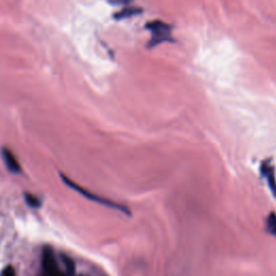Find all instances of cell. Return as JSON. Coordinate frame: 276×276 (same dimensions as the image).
Returning a JSON list of instances; mask_svg holds the SVG:
<instances>
[{"label": "cell", "mask_w": 276, "mask_h": 276, "mask_svg": "<svg viewBox=\"0 0 276 276\" xmlns=\"http://www.w3.org/2000/svg\"><path fill=\"white\" fill-rule=\"evenodd\" d=\"M146 28L151 34L149 47L153 48L155 45L162 44L163 42L171 41L172 25L161 21V19H153V21L147 23Z\"/></svg>", "instance_id": "6da1fadb"}, {"label": "cell", "mask_w": 276, "mask_h": 276, "mask_svg": "<svg viewBox=\"0 0 276 276\" xmlns=\"http://www.w3.org/2000/svg\"><path fill=\"white\" fill-rule=\"evenodd\" d=\"M61 177H62V180L69 187V188L74 189L75 191H77L78 193H80L81 195H83L84 198H86L87 200H91L93 202H96L98 204H102V205H105L107 207H111V209H114V210H118V211H121L122 213L124 214H130L129 213V210L126 209L125 206L121 205V204H118L113 201H110V200H107L105 198H101V196H98L92 192H88L87 190H85L84 188H82L81 186L77 185L76 182H74L72 179H69V177L65 176L64 174H60Z\"/></svg>", "instance_id": "7a4b0ae2"}, {"label": "cell", "mask_w": 276, "mask_h": 276, "mask_svg": "<svg viewBox=\"0 0 276 276\" xmlns=\"http://www.w3.org/2000/svg\"><path fill=\"white\" fill-rule=\"evenodd\" d=\"M42 268H43V276H66V274L63 273L61 269L58 268L53 250L50 247L43 248Z\"/></svg>", "instance_id": "3957f363"}, {"label": "cell", "mask_w": 276, "mask_h": 276, "mask_svg": "<svg viewBox=\"0 0 276 276\" xmlns=\"http://www.w3.org/2000/svg\"><path fill=\"white\" fill-rule=\"evenodd\" d=\"M261 173L262 176L267 179V182L269 185V188L274 195V198L276 199V179H275V174H274V167L272 164L268 161L264 162L261 165Z\"/></svg>", "instance_id": "277c9868"}, {"label": "cell", "mask_w": 276, "mask_h": 276, "mask_svg": "<svg viewBox=\"0 0 276 276\" xmlns=\"http://www.w3.org/2000/svg\"><path fill=\"white\" fill-rule=\"evenodd\" d=\"M3 159L5 161V164L7 166V169L14 174L21 173L22 169L21 165H19L18 161L16 160L15 155L12 153V151L8 149V148H4L3 149Z\"/></svg>", "instance_id": "5b68a950"}, {"label": "cell", "mask_w": 276, "mask_h": 276, "mask_svg": "<svg viewBox=\"0 0 276 276\" xmlns=\"http://www.w3.org/2000/svg\"><path fill=\"white\" fill-rule=\"evenodd\" d=\"M138 12H141V10L138 8H129L126 7L122 10H120L119 12H117L114 14V18L117 19H123V18H129L135 14H137Z\"/></svg>", "instance_id": "8992f818"}, {"label": "cell", "mask_w": 276, "mask_h": 276, "mask_svg": "<svg viewBox=\"0 0 276 276\" xmlns=\"http://www.w3.org/2000/svg\"><path fill=\"white\" fill-rule=\"evenodd\" d=\"M62 261L66 269V276H75L76 274V265L71 257L66 255H62Z\"/></svg>", "instance_id": "52a82bcc"}, {"label": "cell", "mask_w": 276, "mask_h": 276, "mask_svg": "<svg viewBox=\"0 0 276 276\" xmlns=\"http://www.w3.org/2000/svg\"><path fill=\"white\" fill-rule=\"evenodd\" d=\"M267 229L276 239V215L271 213L267 219Z\"/></svg>", "instance_id": "ba28073f"}, {"label": "cell", "mask_w": 276, "mask_h": 276, "mask_svg": "<svg viewBox=\"0 0 276 276\" xmlns=\"http://www.w3.org/2000/svg\"><path fill=\"white\" fill-rule=\"evenodd\" d=\"M24 198H25V201L26 203L31 206V207H34V209H37V207H40L41 206V202L40 200H39L36 195L32 194V193H25L24 194Z\"/></svg>", "instance_id": "9c48e42d"}, {"label": "cell", "mask_w": 276, "mask_h": 276, "mask_svg": "<svg viewBox=\"0 0 276 276\" xmlns=\"http://www.w3.org/2000/svg\"><path fill=\"white\" fill-rule=\"evenodd\" d=\"M0 276H15V269L12 265H8L0 273Z\"/></svg>", "instance_id": "30bf717a"}, {"label": "cell", "mask_w": 276, "mask_h": 276, "mask_svg": "<svg viewBox=\"0 0 276 276\" xmlns=\"http://www.w3.org/2000/svg\"><path fill=\"white\" fill-rule=\"evenodd\" d=\"M80 276H84V275H80Z\"/></svg>", "instance_id": "8fae6325"}]
</instances>
